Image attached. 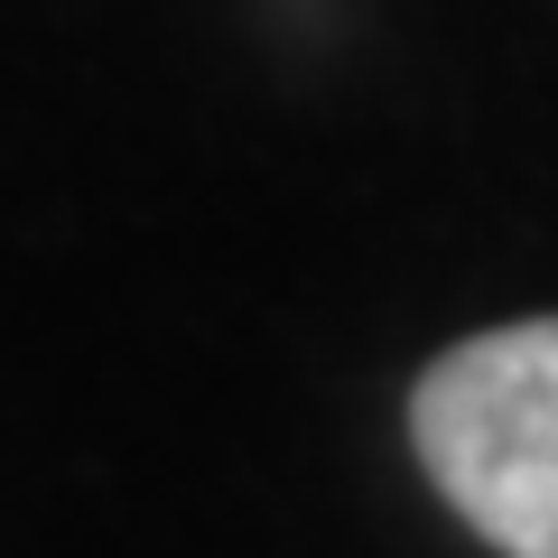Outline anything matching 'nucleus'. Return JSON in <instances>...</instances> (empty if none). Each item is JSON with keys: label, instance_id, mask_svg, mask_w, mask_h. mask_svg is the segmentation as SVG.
<instances>
[{"label": "nucleus", "instance_id": "f257e3e1", "mask_svg": "<svg viewBox=\"0 0 558 558\" xmlns=\"http://www.w3.org/2000/svg\"><path fill=\"white\" fill-rule=\"evenodd\" d=\"M428 484L502 558H558V317L447 344L410 391Z\"/></svg>", "mask_w": 558, "mask_h": 558}]
</instances>
